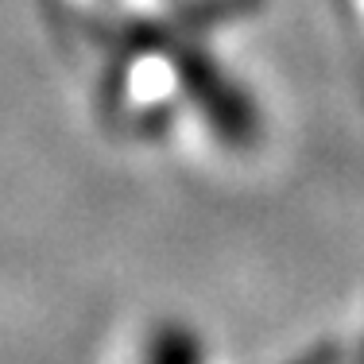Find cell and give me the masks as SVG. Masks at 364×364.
Wrapping results in <instances>:
<instances>
[{
    "instance_id": "1",
    "label": "cell",
    "mask_w": 364,
    "mask_h": 364,
    "mask_svg": "<svg viewBox=\"0 0 364 364\" xmlns=\"http://www.w3.org/2000/svg\"><path fill=\"white\" fill-rule=\"evenodd\" d=\"M144 364H205V345L190 326L167 322L147 337Z\"/></svg>"
},
{
    "instance_id": "2",
    "label": "cell",
    "mask_w": 364,
    "mask_h": 364,
    "mask_svg": "<svg viewBox=\"0 0 364 364\" xmlns=\"http://www.w3.org/2000/svg\"><path fill=\"white\" fill-rule=\"evenodd\" d=\"M337 360H341V349H337V345H318V349L302 353V357L291 360V364H337Z\"/></svg>"
}]
</instances>
